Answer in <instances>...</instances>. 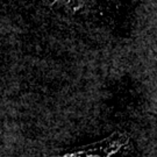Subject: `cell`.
<instances>
[{"label":"cell","instance_id":"cell-1","mask_svg":"<svg viewBox=\"0 0 157 157\" xmlns=\"http://www.w3.org/2000/svg\"><path fill=\"white\" fill-rule=\"evenodd\" d=\"M133 149L127 133L115 132L106 139L50 157H126Z\"/></svg>","mask_w":157,"mask_h":157},{"label":"cell","instance_id":"cell-2","mask_svg":"<svg viewBox=\"0 0 157 157\" xmlns=\"http://www.w3.org/2000/svg\"><path fill=\"white\" fill-rule=\"evenodd\" d=\"M54 5L59 8V11L67 15L76 17L86 12L89 7L87 0H55Z\"/></svg>","mask_w":157,"mask_h":157}]
</instances>
